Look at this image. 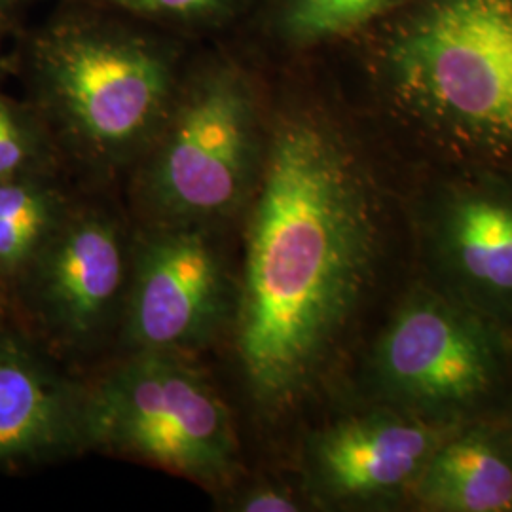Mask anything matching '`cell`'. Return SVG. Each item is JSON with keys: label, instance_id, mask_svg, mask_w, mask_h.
Here are the masks:
<instances>
[{"label": "cell", "instance_id": "obj_9", "mask_svg": "<svg viewBox=\"0 0 512 512\" xmlns=\"http://www.w3.org/2000/svg\"><path fill=\"white\" fill-rule=\"evenodd\" d=\"M84 401L31 340L0 330V469L37 465L84 444Z\"/></svg>", "mask_w": 512, "mask_h": 512}, {"label": "cell", "instance_id": "obj_10", "mask_svg": "<svg viewBox=\"0 0 512 512\" xmlns=\"http://www.w3.org/2000/svg\"><path fill=\"white\" fill-rule=\"evenodd\" d=\"M429 431L410 421L353 418L340 421L315 446L325 488L340 497H372L399 488L429 456Z\"/></svg>", "mask_w": 512, "mask_h": 512}, {"label": "cell", "instance_id": "obj_1", "mask_svg": "<svg viewBox=\"0 0 512 512\" xmlns=\"http://www.w3.org/2000/svg\"><path fill=\"white\" fill-rule=\"evenodd\" d=\"M236 308V348L264 408L294 403L327 361L372 274L378 219L329 129H277L256 184Z\"/></svg>", "mask_w": 512, "mask_h": 512}, {"label": "cell", "instance_id": "obj_11", "mask_svg": "<svg viewBox=\"0 0 512 512\" xmlns=\"http://www.w3.org/2000/svg\"><path fill=\"white\" fill-rule=\"evenodd\" d=\"M421 492L431 505L448 511H509L512 465L484 440H458L427 465Z\"/></svg>", "mask_w": 512, "mask_h": 512}, {"label": "cell", "instance_id": "obj_12", "mask_svg": "<svg viewBox=\"0 0 512 512\" xmlns=\"http://www.w3.org/2000/svg\"><path fill=\"white\" fill-rule=\"evenodd\" d=\"M46 173L0 179V291H16L65 217Z\"/></svg>", "mask_w": 512, "mask_h": 512}, {"label": "cell", "instance_id": "obj_7", "mask_svg": "<svg viewBox=\"0 0 512 512\" xmlns=\"http://www.w3.org/2000/svg\"><path fill=\"white\" fill-rule=\"evenodd\" d=\"M126 249L114 220L65 213L16 293L38 327L63 344H84L124 298Z\"/></svg>", "mask_w": 512, "mask_h": 512}, {"label": "cell", "instance_id": "obj_14", "mask_svg": "<svg viewBox=\"0 0 512 512\" xmlns=\"http://www.w3.org/2000/svg\"><path fill=\"white\" fill-rule=\"evenodd\" d=\"M391 0H287V33L302 42L342 37L363 27Z\"/></svg>", "mask_w": 512, "mask_h": 512}, {"label": "cell", "instance_id": "obj_15", "mask_svg": "<svg viewBox=\"0 0 512 512\" xmlns=\"http://www.w3.org/2000/svg\"><path fill=\"white\" fill-rule=\"evenodd\" d=\"M48 145L37 120L0 93V179L44 173Z\"/></svg>", "mask_w": 512, "mask_h": 512}, {"label": "cell", "instance_id": "obj_5", "mask_svg": "<svg viewBox=\"0 0 512 512\" xmlns=\"http://www.w3.org/2000/svg\"><path fill=\"white\" fill-rule=\"evenodd\" d=\"M42 93L65 128L95 152L137 145L169 97L162 57L137 42L103 35H59L35 57Z\"/></svg>", "mask_w": 512, "mask_h": 512}, {"label": "cell", "instance_id": "obj_13", "mask_svg": "<svg viewBox=\"0 0 512 512\" xmlns=\"http://www.w3.org/2000/svg\"><path fill=\"white\" fill-rule=\"evenodd\" d=\"M446 238L461 274L486 291L512 294V203L463 198L448 215Z\"/></svg>", "mask_w": 512, "mask_h": 512}, {"label": "cell", "instance_id": "obj_17", "mask_svg": "<svg viewBox=\"0 0 512 512\" xmlns=\"http://www.w3.org/2000/svg\"><path fill=\"white\" fill-rule=\"evenodd\" d=\"M236 509L243 512H293L298 505L289 495L274 488H255L238 499Z\"/></svg>", "mask_w": 512, "mask_h": 512}, {"label": "cell", "instance_id": "obj_16", "mask_svg": "<svg viewBox=\"0 0 512 512\" xmlns=\"http://www.w3.org/2000/svg\"><path fill=\"white\" fill-rule=\"evenodd\" d=\"M122 8L156 16H196L213 10L220 0H109Z\"/></svg>", "mask_w": 512, "mask_h": 512}, {"label": "cell", "instance_id": "obj_2", "mask_svg": "<svg viewBox=\"0 0 512 512\" xmlns=\"http://www.w3.org/2000/svg\"><path fill=\"white\" fill-rule=\"evenodd\" d=\"M389 69L435 124L512 148V0H433L395 38Z\"/></svg>", "mask_w": 512, "mask_h": 512}, {"label": "cell", "instance_id": "obj_19", "mask_svg": "<svg viewBox=\"0 0 512 512\" xmlns=\"http://www.w3.org/2000/svg\"><path fill=\"white\" fill-rule=\"evenodd\" d=\"M0 294H2V291H0Z\"/></svg>", "mask_w": 512, "mask_h": 512}, {"label": "cell", "instance_id": "obj_8", "mask_svg": "<svg viewBox=\"0 0 512 512\" xmlns=\"http://www.w3.org/2000/svg\"><path fill=\"white\" fill-rule=\"evenodd\" d=\"M385 382L427 404H461L492 382V353L480 332L456 311L423 300L399 311L380 342Z\"/></svg>", "mask_w": 512, "mask_h": 512}, {"label": "cell", "instance_id": "obj_3", "mask_svg": "<svg viewBox=\"0 0 512 512\" xmlns=\"http://www.w3.org/2000/svg\"><path fill=\"white\" fill-rule=\"evenodd\" d=\"M84 435L171 473L219 484L236 467L230 410L198 370L175 353L135 351L84 401Z\"/></svg>", "mask_w": 512, "mask_h": 512}, {"label": "cell", "instance_id": "obj_18", "mask_svg": "<svg viewBox=\"0 0 512 512\" xmlns=\"http://www.w3.org/2000/svg\"><path fill=\"white\" fill-rule=\"evenodd\" d=\"M19 0H0V16L2 14H6L12 6H16L18 4Z\"/></svg>", "mask_w": 512, "mask_h": 512}, {"label": "cell", "instance_id": "obj_6", "mask_svg": "<svg viewBox=\"0 0 512 512\" xmlns=\"http://www.w3.org/2000/svg\"><path fill=\"white\" fill-rule=\"evenodd\" d=\"M133 262L126 338L135 351L181 355L209 342L228 319L230 279L205 224L160 222Z\"/></svg>", "mask_w": 512, "mask_h": 512}, {"label": "cell", "instance_id": "obj_4", "mask_svg": "<svg viewBox=\"0 0 512 512\" xmlns=\"http://www.w3.org/2000/svg\"><path fill=\"white\" fill-rule=\"evenodd\" d=\"M256 112L249 86L217 71L188 93L148 169L160 222L209 224L234 213L255 183Z\"/></svg>", "mask_w": 512, "mask_h": 512}]
</instances>
